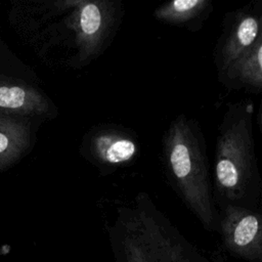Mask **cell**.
<instances>
[{
    "mask_svg": "<svg viewBox=\"0 0 262 262\" xmlns=\"http://www.w3.org/2000/svg\"><path fill=\"white\" fill-rule=\"evenodd\" d=\"M81 156L102 175L131 165L140 154L137 135L130 129L102 124L89 129L82 138Z\"/></svg>",
    "mask_w": 262,
    "mask_h": 262,
    "instance_id": "5b68a950",
    "label": "cell"
},
{
    "mask_svg": "<svg viewBox=\"0 0 262 262\" xmlns=\"http://www.w3.org/2000/svg\"><path fill=\"white\" fill-rule=\"evenodd\" d=\"M221 34L213 51V61L218 76L232 62L262 39L261 0L227 12Z\"/></svg>",
    "mask_w": 262,
    "mask_h": 262,
    "instance_id": "8992f818",
    "label": "cell"
},
{
    "mask_svg": "<svg viewBox=\"0 0 262 262\" xmlns=\"http://www.w3.org/2000/svg\"><path fill=\"white\" fill-rule=\"evenodd\" d=\"M213 9L212 0H173L157 7L152 15L161 23L198 32Z\"/></svg>",
    "mask_w": 262,
    "mask_h": 262,
    "instance_id": "8fae6325",
    "label": "cell"
},
{
    "mask_svg": "<svg viewBox=\"0 0 262 262\" xmlns=\"http://www.w3.org/2000/svg\"><path fill=\"white\" fill-rule=\"evenodd\" d=\"M114 262H214L187 239L149 195L117 209L106 224Z\"/></svg>",
    "mask_w": 262,
    "mask_h": 262,
    "instance_id": "6da1fadb",
    "label": "cell"
},
{
    "mask_svg": "<svg viewBox=\"0 0 262 262\" xmlns=\"http://www.w3.org/2000/svg\"><path fill=\"white\" fill-rule=\"evenodd\" d=\"M219 229L227 247L242 254H261V214L258 210L226 205L220 214Z\"/></svg>",
    "mask_w": 262,
    "mask_h": 262,
    "instance_id": "52a82bcc",
    "label": "cell"
},
{
    "mask_svg": "<svg viewBox=\"0 0 262 262\" xmlns=\"http://www.w3.org/2000/svg\"><path fill=\"white\" fill-rule=\"evenodd\" d=\"M254 103L241 100L228 105L218 127L213 195L221 209L237 205L256 209L262 183L253 131Z\"/></svg>",
    "mask_w": 262,
    "mask_h": 262,
    "instance_id": "7a4b0ae2",
    "label": "cell"
},
{
    "mask_svg": "<svg viewBox=\"0 0 262 262\" xmlns=\"http://www.w3.org/2000/svg\"><path fill=\"white\" fill-rule=\"evenodd\" d=\"M68 15L63 19L73 68H82L99 57L108 47L123 17L121 1L68 0Z\"/></svg>",
    "mask_w": 262,
    "mask_h": 262,
    "instance_id": "277c9868",
    "label": "cell"
},
{
    "mask_svg": "<svg viewBox=\"0 0 262 262\" xmlns=\"http://www.w3.org/2000/svg\"><path fill=\"white\" fill-rule=\"evenodd\" d=\"M0 113L51 118L57 115V110L38 88L25 81L0 76Z\"/></svg>",
    "mask_w": 262,
    "mask_h": 262,
    "instance_id": "ba28073f",
    "label": "cell"
},
{
    "mask_svg": "<svg viewBox=\"0 0 262 262\" xmlns=\"http://www.w3.org/2000/svg\"><path fill=\"white\" fill-rule=\"evenodd\" d=\"M30 123L26 117L0 113V171L12 166L31 146Z\"/></svg>",
    "mask_w": 262,
    "mask_h": 262,
    "instance_id": "30bf717a",
    "label": "cell"
},
{
    "mask_svg": "<svg viewBox=\"0 0 262 262\" xmlns=\"http://www.w3.org/2000/svg\"><path fill=\"white\" fill-rule=\"evenodd\" d=\"M163 164L167 179L186 207L208 230H218L220 213L204 134L198 122L184 114L174 118L163 137Z\"/></svg>",
    "mask_w": 262,
    "mask_h": 262,
    "instance_id": "3957f363",
    "label": "cell"
},
{
    "mask_svg": "<svg viewBox=\"0 0 262 262\" xmlns=\"http://www.w3.org/2000/svg\"><path fill=\"white\" fill-rule=\"evenodd\" d=\"M218 80L230 90L260 93L262 90V39L219 75Z\"/></svg>",
    "mask_w": 262,
    "mask_h": 262,
    "instance_id": "9c48e42d",
    "label": "cell"
}]
</instances>
